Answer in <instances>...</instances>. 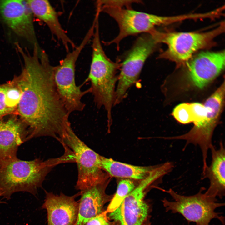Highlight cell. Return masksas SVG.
I'll list each match as a JSON object with an SVG mask.
<instances>
[{
    "mask_svg": "<svg viewBox=\"0 0 225 225\" xmlns=\"http://www.w3.org/2000/svg\"><path fill=\"white\" fill-rule=\"evenodd\" d=\"M18 50L23 61L19 75L22 92L17 115L26 127L28 140L41 137L59 142L71 128L70 114L62 101L54 80V66L44 50L37 46L30 53Z\"/></svg>",
    "mask_w": 225,
    "mask_h": 225,
    "instance_id": "obj_1",
    "label": "cell"
},
{
    "mask_svg": "<svg viewBox=\"0 0 225 225\" xmlns=\"http://www.w3.org/2000/svg\"><path fill=\"white\" fill-rule=\"evenodd\" d=\"M73 161L71 153L66 151L59 157L45 160L39 158L30 161L18 158L0 171L2 197L9 200L12 194L20 192H29L36 196L46 177L54 167Z\"/></svg>",
    "mask_w": 225,
    "mask_h": 225,
    "instance_id": "obj_2",
    "label": "cell"
},
{
    "mask_svg": "<svg viewBox=\"0 0 225 225\" xmlns=\"http://www.w3.org/2000/svg\"><path fill=\"white\" fill-rule=\"evenodd\" d=\"M91 64L87 81L90 82L91 92L98 108H104L108 125L112 121V110L114 105L118 71L121 62L112 61L105 54L102 46L99 30L96 29L93 36Z\"/></svg>",
    "mask_w": 225,
    "mask_h": 225,
    "instance_id": "obj_3",
    "label": "cell"
},
{
    "mask_svg": "<svg viewBox=\"0 0 225 225\" xmlns=\"http://www.w3.org/2000/svg\"><path fill=\"white\" fill-rule=\"evenodd\" d=\"M224 26L222 22L214 29L202 32H161L156 30L154 34L158 42L167 46L158 58L178 63L186 62L198 51L213 45L215 38L224 31Z\"/></svg>",
    "mask_w": 225,
    "mask_h": 225,
    "instance_id": "obj_4",
    "label": "cell"
},
{
    "mask_svg": "<svg viewBox=\"0 0 225 225\" xmlns=\"http://www.w3.org/2000/svg\"><path fill=\"white\" fill-rule=\"evenodd\" d=\"M100 12H103L112 18L119 28L118 35L113 40L106 42L107 45L115 44L118 50L121 41L131 35L150 33L158 26L167 25L187 20L185 14L162 16L136 11L132 9L97 7Z\"/></svg>",
    "mask_w": 225,
    "mask_h": 225,
    "instance_id": "obj_5",
    "label": "cell"
},
{
    "mask_svg": "<svg viewBox=\"0 0 225 225\" xmlns=\"http://www.w3.org/2000/svg\"><path fill=\"white\" fill-rule=\"evenodd\" d=\"M92 38L87 33L80 44L68 53L59 64L54 66L53 76L59 96L65 108L70 113L83 110L85 105L82 101V97L91 92L89 88L82 91L80 86L76 84L75 80L76 63L82 50Z\"/></svg>",
    "mask_w": 225,
    "mask_h": 225,
    "instance_id": "obj_6",
    "label": "cell"
},
{
    "mask_svg": "<svg viewBox=\"0 0 225 225\" xmlns=\"http://www.w3.org/2000/svg\"><path fill=\"white\" fill-rule=\"evenodd\" d=\"M60 142L73 153L78 169L75 186L80 191L105 182L107 175L101 166V156L81 140L71 128Z\"/></svg>",
    "mask_w": 225,
    "mask_h": 225,
    "instance_id": "obj_7",
    "label": "cell"
},
{
    "mask_svg": "<svg viewBox=\"0 0 225 225\" xmlns=\"http://www.w3.org/2000/svg\"><path fill=\"white\" fill-rule=\"evenodd\" d=\"M204 190L202 188L196 194L186 196L179 194L170 188L165 191L173 200L165 198L162 201L163 204L167 211L180 214L188 221L195 222L196 225H209L215 218L223 223V218L215 210L224 206V203L218 202L216 198L207 196L202 192Z\"/></svg>",
    "mask_w": 225,
    "mask_h": 225,
    "instance_id": "obj_8",
    "label": "cell"
},
{
    "mask_svg": "<svg viewBox=\"0 0 225 225\" xmlns=\"http://www.w3.org/2000/svg\"><path fill=\"white\" fill-rule=\"evenodd\" d=\"M158 44L151 33H144L136 40L121 62L114 105L119 103L126 98L128 91L138 80L145 61Z\"/></svg>",
    "mask_w": 225,
    "mask_h": 225,
    "instance_id": "obj_9",
    "label": "cell"
},
{
    "mask_svg": "<svg viewBox=\"0 0 225 225\" xmlns=\"http://www.w3.org/2000/svg\"><path fill=\"white\" fill-rule=\"evenodd\" d=\"M160 178L158 172L151 171L141 180L119 206L109 213L108 218L118 222L119 225H142L148 215L149 209L144 200L146 190Z\"/></svg>",
    "mask_w": 225,
    "mask_h": 225,
    "instance_id": "obj_10",
    "label": "cell"
},
{
    "mask_svg": "<svg viewBox=\"0 0 225 225\" xmlns=\"http://www.w3.org/2000/svg\"><path fill=\"white\" fill-rule=\"evenodd\" d=\"M0 15L5 23L17 35L34 45L38 44L33 15L26 1L0 0Z\"/></svg>",
    "mask_w": 225,
    "mask_h": 225,
    "instance_id": "obj_11",
    "label": "cell"
},
{
    "mask_svg": "<svg viewBox=\"0 0 225 225\" xmlns=\"http://www.w3.org/2000/svg\"><path fill=\"white\" fill-rule=\"evenodd\" d=\"M16 115L0 118V171L18 158L19 147L28 141V129Z\"/></svg>",
    "mask_w": 225,
    "mask_h": 225,
    "instance_id": "obj_12",
    "label": "cell"
},
{
    "mask_svg": "<svg viewBox=\"0 0 225 225\" xmlns=\"http://www.w3.org/2000/svg\"><path fill=\"white\" fill-rule=\"evenodd\" d=\"M190 60L188 65L189 78L195 86L202 89L224 69L225 51H203Z\"/></svg>",
    "mask_w": 225,
    "mask_h": 225,
    "instance_id": "obj_13",
    "label": "cell"
},
{
    "mask_svg": "<svg viewBox=\"0 0 225 225\" xmlns=\"http://www.w3.org/2000/svg\"><path fill=\"white\" fill-rule=\"evenodd\" d=\"M45 193L42 208L47 212V225H75L79 207L76 199L80 196V192L71 196L46 191Z\"/></svg>",
    "mask_w": 225,
    "mask_h": 225,
    "instance_id": "obj_14",
    "label": "cell"
},
{
    "mask_svg": "<svg viewBox=\"0 0 225 225\" xmlns=\"http://www.w3.org/2000/svg\"><path fill=\"white\" fill-rule=\"evenodd\" d=\"M26 3L33 15L44 22L50 32L60 42L66 51L77 46L62 26L57 12L47 0H28Z\"/></svg>",
    "mask_w": 225,
    "mask_h": 225,
    "instance_id": "obj_15",
    "label": "cell"
},
{
    "mask_svg": "<svg viewBox=\"0 0 225 225\" xmlns=\"http://www.w3.org/2000/svg\"><path fill=\"white\" fill-rule=\"evenodd\" d=\"M212 160L210 165L202 171V178H207L209 186L204 193L207 196L222 198L225 194V150L222 141L216 149L213 146L210 149Z\"/></svg>",
    "mask_w": 225,
    "mask_h": 225,
    "instance_id": "obj_16",
    "label": "cell"
},
{
    "mask_svg": "<svg viewBox=\"0 0 225 225\" xmlns=\"http://www.w3.org/2000/svg\"><path fill=\"white\" fill-rule=\"evenodd\" d=\"M105 183L80 191L78 215L75 225H86L91 219L102 212L109 198L105 192Z\"/></svg>",
    "mask_w": 225,
    "mask_h": 225,
    "instance_id": "obj_17",
    "label": "cell"
},
{
    "mask_svg": "<svg viewBox=\"0 0 225 225\" xmlns=\"http://www.w3.org/2000/svg\"><path fill=\"white\" fill-rule=\"evenodd\" d=\"M224 92V82L203 104L207 112V118L203 127L198 134V139L202 142L209 143L212 141L213 131L222 108Z\"/></svg>",
    "mask_w": 225,
    "mask_h": 225,
    "instance_id": "obj_18",
    "label": "cell"
},
{
    "mask_svg": "<svg viewBox=\"0 0 225 225\" xmlns=\"http://www.w3.org/2000/svg\"><path fill=\"white\" fill-rule=\"evenodd\" d=\"M102 169L110 176L123 179L142 180L146 178L155 166H136L101 156Z\"/></svg>",
    "mask_w": 225,
    "mask_h": 225,
    "instance_id": "obj_19",
    "label": "cell"
},
{
    "mask_svg": "<svg viewBox=\"0 0 225 225\" xmlns=\"http://www.w3.org/2000/svg\"><path fill=\"white\" fill-rule=\"evenodd\" d=\"M6 84V104L8 114L17 115L22 92L19 76Z\"/></svg>",
    "mask_w": 225,
    "mask_h": 225,
    "instance_id": "obj_20",
    "label": "cell"
},
{
    "mask_svg": "<svg viewBox=\"0 0 225 225\" xmlns=\"http://www.w3.org/2000/svg\"><path fill=\"white\" fill-rule=\"evenodd\" d=\"M135 187L133 182L131 179H123L120 181L115 194L106 210L107 213H110L116 209Z\"/></svg>",
    "mask_w": 225,
    "mask_h": 225,
    "instance_id": "obj_21",
    "label": "cell"
},
{
    "mask_svg": "<svg viewBox=\"0 0 225 225\" xmlns=\"http://www.w3.org/2000/svg\"><path fill=\"white\" fill-rule=\"evenodd\" d=\"M172 114L175 119L182 124L193 122V119L189 103L178 105L174 108Z\"/></svg>",
    "mask_w": 225,
    "mask_h": 225,
    "instance_id": "obj_22",
    "label": "cell"
},
{
    "mask_svg": "<svg viewBox=\"0 0 225 225\" xmlns=\"http://www.w3.org/2000/svg\"><path fill=\"white\" fill-rule=\"evenodd\" d=\"M133 3H142L138 0H98L96 2L97 7H110L115 8L132 9L131 5Z\"/></svg>",
    "mask_w": 225,
    "mask_h": 225,
    "instance_id": "obj_23",
    "label": "cell"
},
{
    "mask_svg": "<svg viewBox=\"0 0 225 225\" xmlns=\"http://www.w3.org/2000/svg\"><path fill=\"white\" fill-rule=\"evenodd\" d=\"M106 211L92 218L86 225H112L108 219Z\"/></svg>",
    "mask_w": 225,
    "mask_h": 225,
    "instance_id": "obj_24",
    "label": "cell"
},
{
    "mask_svg": "<svg viewBox=\"0 0 225 225\" xmlns=\"http://www.w3.org/2000/svg\"><path fill=\"white\" fill-rule=\"evenodd\" d=\"M6 83L0 84V118L8 115L6 104Z\"/></svg>",
    "mask_w": 225,
    "mask_h": 225,
    "instance_id": "obj_25",
    "label": "cell"
},
{
    "mask_svg": "<svg viewBox=\"0 0 225 225\" xmlns=\"http://www.w3.org/2000/svg\"><path fill=\"white\" fill-rule=\"evenodd\" d=\"M3 194V192L2 189L0 188V197H2ZM5 203L6 202L4 201H0V204L2 203Z\"/></svg>",
    "mask_w": 225,
    "mask_h": 225,
    "instance_id": "obj_26",
    "label": "cell"
},
{
    "mask_svg": "<svg viewBox=\"0 0 225 225\" xmlns=\"http://www.w3.org/2000/svg\"><path fill=\"white\" fill-rule=\"evenodd\" d=\"M36 45L38 46L39 47V48H40V51H41V49L39 47V45H38V44H35V45H34V46H33V47H34L35 46H36ZM16 47H17V50H18V48L19 47H21L20 46L19 44H17L16 45ZM42 50H42H42H41V51H42Z\"/></svg>",
    "mask_w": 225,
    "mask_h": 225,
    "instance_id": "obj_27",
    "label": "cell"
}]
</instances>
